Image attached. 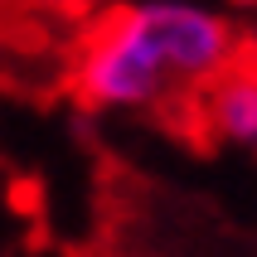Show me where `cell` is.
<instances>
[{
    "label": "cell",
    "mask_w": 257,
    "mask_h": 257,
    "mask_svg": "<svg viewBox=\"0 0 257 257\" xmlns=\"http://www.w3.org/2000/svg\"><path fill=\"white\" fill-rule=\"evenodd\" d=\"M131 15L180 87H209L238 58V34L214 10L185 5V0H146V5H131Z\"/></svg>",
    "instance_id": "2"
},
{
    "label": "cell",
    "mask_w": 257,
    "mask_h": 257,
    "mask_svg": "<svg viewBox=\"0 0 257 257\" xmlns=\"http://www.w3.org/2000/svg\"><path fill=\"white\" fill-rule=\"evenodd\" d=\"M204 116L223 141H257V58H233L209 83Z\"/></svg>",
    "instance_id": "3"
},
{
    "label": "cell",
    "mask_w": 257,
    "mask_h": 257,
    "mask_svg": "<svg viewBox=\"0 0 257 257\" xmlns=\"http://www.w3.org/2000/svg\"><path fill=\"white\" fill-rule=\"evenodd\" d=\"M73 83L92 107H156L180 87L165 68V58L156 54V44L146 39V29L136 25L131 5L102 15L87 29Z\"/></svg>",
    "instance_id": "1"
},
{
    "label": "cell",
    "mask_w": 257,
    "mask_h": 257,
    "mask_svg": "<svg viewBox=\"0 0 257 257\" xmlns=\"http://www.w3.org/2000/svg\"><path fill=\"white\" fill-rule=\"evenodd\" d=\"M252 146H257V141H252Z\"/></svg>",
    "instance_id": "5"
},
{
    "label": "cell",
    "mask_w": 257,
    "mask_h": 257,
    "mask_svg": "<svg viewBox=\"0 0 257 257\" xmlns=\"http://www.w3.org/2000/svg\"><path fill=\"white\" fill-rule=\"evenodd\" d=\"M39 5H83V0H39Z\"/></svg>",
    "instance_id": "4"
}]
</instances>
